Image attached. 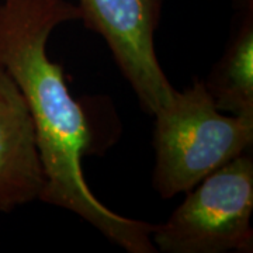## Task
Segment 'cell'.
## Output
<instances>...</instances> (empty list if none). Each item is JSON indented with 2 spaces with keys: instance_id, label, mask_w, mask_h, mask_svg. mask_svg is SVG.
I'll list each match as a JSON object with an SVG mask.
<instances>
[{
  "instance_id": "cell-1",
  "label": "cell",
  "mask_w": 253,
  "mask_h": 253,
  "mask_svg": "<svg viewBox=\"0 0 253 253\" xmlns=\"http://www.w3.org/2000/svg\"><path fill=\"white\" fill-rule=\"evenodd\" d=\"M81 18L66 0H3L0 65L16 81L36 126L45 186L40 200L72 211L131 253H154L155 225L116 214L97 200L82 170L91 132L81 104L66 86L61 65L46 55L56 26Z\"/></svg>"
},
{
  "instance_id": "cell-6",
  "label": "cell",
  "mask_w": 253,
  "mask_h": 253,
  "mask_svg": "<svg viewBox=\"0 0 253 253\" xmlns=\"http://www.w3.org/2000/svg\"><path fill=\"white\" fill-rule=\"evenodd\" d=\"M253 13L246 11L206 83L218 110L253 117Z\"/></svg>"
},
{
  "instance_id": "cell-2",
  "label": "cell",
  "mask_w": 253,
  "mask_h": 253,
  "mask_svg": "<svg viewBox=\"0 0 253 253\" xmlns=\"http://www.w3.org/2000/svg\"><path fill=\"white\" fill-rule=\"evenodd\" d=\"M203 81L156 110L154 186L163 199L187 193L253 142V117L219 113Z\"/></svg>"
},
{
  "instance_id": "cell-5",
  "label": "cell",
  "mask_w": 253,
  "mask_h": 253,
  "mask_svg": "<svg viewBox=\"0 0 253 253\" xmlns=\"http://www.w3.org/2000/svg\"><path fill=\"white\" fill-rule=\"evenodd\" d=\"M45 186L36 126L16 81L0 65V211L38 199Z\"/></svg>"
},
{
  "instance_id": "cell-3",
  "label": "cell",
  "mask_w": 253,
  "mask_h": 253,
  "mask_svg": "<svg viewBox=\"0 0 253 253\" xmlns=\"http://www.w3.org/2000/svg\"><path fill=\"white\" fill-rule=\"evenodd\" d=\"M170 218L155 225L156 251L166 253L252 252L253 162L239 155L187 191Z\"/></svg>"
},
{
  "instance_id": "cell-4",
  "label": "cell",
  "mask_w": 253,
  "mask_h": 253,
  "mask_svg": "<svg viewBox=\"0 0 253 253\" xmlns=\"http://www.w3.org/2000/svg\"><path fill=\"white\" fill-rule=\"evenodd\" d=\"M163 0H81V18L103 37L141 106L154 116L174 87L155 52Z\"/></svg>"
}]
</instances>
